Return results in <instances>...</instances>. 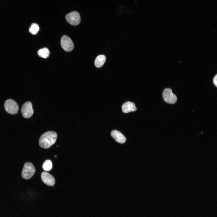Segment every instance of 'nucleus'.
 Instances as JSON below:
<instances>
[{"instance_id":"8","label":"nucleus","mask_w":217,"mask_h":217,"mask_svg":"<svg viewBox=\"0 0 217 217\" xmlns=\"http://www.w3.org/2000/svg\"><path fill=\"white\" fill-rule=\"evenodd\" d=\"M41 178L42 181L48 186H53L55 184V180L54 178L47 172H42L41 174Z\"/></svg>"},{"instance_id":"10","label":"nucleus","mask_w":217,"mask_h":217,"mask_svg":"<svg viewBox=\"0 0 217 217\" xmlns=\"http://www.w3.org/2000/svg\"><path fill=\"white\" fill-rule=\"evenodd\" d=\"M122 109L123 112L125 113L134 112L137 109L134 103L130 102H127L123 104Z\"/></svg>"},{"instance_id":"13","label":"nucleus","mask_w":217,"mask_h":217,"mask_svg":"<svg viewBox=\"0 0 217 217\" xmlns=\"http://www.w3.org/2000/svg\"><path fill=\"white\" fill-rule=\"evenodd\" d=\"M42 167L45 171H50L52 167V164L51 161L49 159L46 160L43 164Z\"/></svg>"},{"instance_id":"9","label":"nucleus","mask_w":217,"mask_h":217,"mask_svg":"<svg viewBox=\"0 0 217 217\" xmlns=\"http://www.w3.org/2000/svg\"><path fill=\"white\" fill-rule=\"evenodd\" d=\"M111 135L115 140L120 143H124L126 140V138L124 136L120 131L114 130L111 132Z\"/></svg>"},{"instance_id":"15","label":"nucleus","mask_w":217,"mask_h":217,"mask_svg":"<svg viewBox=\"0 0 217 217\" xmlns=\"http://www.w3.org/2000/svg\"><path fill=\"white\" fill-rule=\"evenodd\" d=\"M213 82L215 86L217 87V74L214 77L213 79Z\"/></svg>"},{"instance_id":"5","label":"nucleus","mask_w":217,"mask_h":217,"mask_svg":"<svg viewBox=\"0 0 217 217\" xmlns=\"http://www.w3.org/2000/svg\"><path fill=\"white\" fill-rule=\"evenodd\" d=\"M67 21L73 25H77L80 22V17L79 13L73 11L67 14L65 17Z\"/></svg>"},{"instance_id":"11","label":"nucleus","mask_w":217,"mask_h":217,"mask_svg":"<svg viewBox=\"0 0 217 217\" xmlns=\"http://www.w3.org/2000/svg\"><path fill=\"white\" fill-rule=\"evenodd\" d=\"M106 60L105 56L103 55H98L96 58L95 61V64L97 68H100L102 67L104 64Z\"/></svg>"},{"instance_id":"1","label":"nucleus","mask_w":217,"mask_h":217,"mask_svg":"<svg viewBox=\"0 0 217 217\" xmlns=\"http://www.w3.org/2000/svg\"><path fill=\"white\" fill-rule=\"evenodd\" d=\"M57 134L53 131H49L44 133L40 137L39 144L44 149H48L54 144L56 141Z\"/></svg>"},{"instance_id":"14","label":"nucleus","mask_w":217,"mask_h":217,"mask_svg":"<svg viewBox=\"0 0 217 217\" xmlns=\"http://www.w3.org/2000/svg\"><path fill=\"white\" fill-rule=\"evenodd\" d=\"M39 30V27L38 24L33 23L29 28V31L30 33L33 35L36 34Z\"/></svg>"},{"instance_id":"12","label":"nucleus","mask_w":217,"mask_h":217,"mask_svg":"<svg viewBox=\"0 0 217 217\" xmlns=\"http://www.w3.org/2000/svg\"><path fill=\"white\" fill-rule=\"evenodd\" d=\"M37 53L39 56L44 58H47L49 56L50 52L47 48H44L39 49Z\"/></svg>"},{"instance_id":"4","label":"nucleus","mask_w":217,"mask_h":217,"mask_svg":"<svg viewBox=\"0 0 217 217\" xmlns=\"http://www.w3.org/2000/svg\"><path fill=\"white\" fill-rule=\"evenodd\" d=\"M162 96L165 101L169 104H175L177 101V96L173 93L171 89L170 88H166L164 90Z\"/></svg>"},{"instance_id":"7","label":"nucleus","mask_w":217,"mask_h":217,"mask_svg":"<svg viewBox=\"0 0 217 217\" xmlns=\"http://www.w3.org/2000/svg\"><path fill=\"white\" fill-rule=\"evenodd\" d=\"M61 44L62 48L66 51H71L74 49V45L72 41L67 36L64 35L62 37Z\"/></svg>"},{"instance_id":"2","label":"nucleus","mask_w":217,"mask_h":217,"mask_svg":"<svg viewBox=\"0 0 217 217\" xmlns=\"http://www.w3.org/2000/svg\"><path fill=\"white\" fill-rule=\"evenodd\" d=\"M36 172L35 168L32 163L27 162L24 165L21 175L25 179H28L32 177Z\"/></svg>"},{"instance_id":"3","label":"nucleus","mask_w":217,"mask_h":217,"mask_svg":"<svg viewBox=\"0 0 217 217\" xmlns=\"http://www.w3.org/2000/svg\"><path fill=\"white\" fill-rule=\"evenodd\" d=\"M4 107L6 111L11 114H16L18 111L19 107L17 104L14 101L11 99L5 101Z\"/></svg>"},{"instance_id":"6","label":"nucleus","mask_w":217,"mask_h":217,"mask_svg":"<svg viewBox=\"0 0 217 217\" xmlns=\"http://www.w3.org/2000/svg\"><path fill=\"white\" fill-rule=\"evenodd\" d=\"M21 112L22 115L24 118H30L34 112L31 102L30 101L25 102L22 106Z\"/></svg>"}]
</instances>
